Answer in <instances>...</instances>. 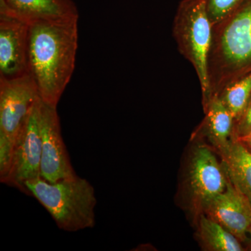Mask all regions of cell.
<instances>
[{"instance_id":"9a60e30c","label":"cell","mask_w":251,"mask_h":251,"mask_svg":"<svg viewBox=\"0 0 251 251\" xmlns=\"http://www.w3.org/2000/svg\"><path fill=\"white\" fill-rule=\"evenodd\" d=\"M218 97L237 121L251 97V74L231 84Z\"/></svg>"},{"instance_id":"8fae6325","label":"cell","mask_w":251,"mask_h":251,"mask_svg":"<svg viewBox=\"0 0 251 251\" xmlns=\"http://www.w3.org/2000/svg\"><path fill=\"white\" fill-rule=\"evenodd\" d=\"M0 3L29 24L79 18L73 0H0Z\"/></svg>"},{"instance_id":"2e32d148","label":"cell","mask_w":251,"mask_h":251,"mask_svg":"<svg viewBox=\"0 0 251 251\" xmlns=\"http://www.w3.org/2000/svg\"><path fill=\"white\" fill-rule=\"evenodd\" d=\"M242 1L243 0H207L206 11L212 27L232 14Z\"/></svg>"},{"instance_id":"7c38bea8","label":"cell","mask_w":251,"mask_h":251,"mask_svg":"<svg viewBox=\"0 0 251 251\" xmlns=\"http://www.w3.org/2000/svg\"><path fill=\"white\" fill-rule=\"evenodd\" d=\"M221 155L227 178L251 203V150L234 137Z\"/></svg>"},{"instance_id":"3957f363","label":"cell","mask_w":251,"mask_h":251,"mask_svg":"<svg viewBox=\"0 0 251 251\" xmlns=\"http://www.w3.org/2000/svg\"><path fill=\"white\" fill-rule=\"evenodd\" d=\"M26 195L35 198L57 227L74 232L95 226V190L88 180L77 176L51 183L39 177L25 184Z\"/></svg>"},{"instance_id":"6da1fadb","label":"cell","mask_w":251,"mask_h":251,"mask_svg":"<svg viewBox=\"0 0 251 251\" xmlns=\"http://www.w3.org/2000/svg\"><path fill=\"white\" fill-rule=\"evenodd\" d=\"M78 18L29 24L28 69L43 101L57 107L74 69Z\"/></svg>"},{"instance_id":"d6986e66","label":"cell","mask_w":251,"mask_h":251,"mask_svg":"<svg viewBox=\"0 0 251 251\" xmlns=\"http://www.w3.org/2000/svg\"><path fill=\"white\" fill-rule=\"evenodd\" d=\"M246 243L247 244L249 250H251V226L250 229H249V232H248L247 240Z\"/></svg>"},{"instance_id":"8992f818","label":"cell","mask_w":251,"mask_h":251,"mask_svg":"<svg viewBox=\"0 0 251 251\" xmlns=\"http://www.w3.org/2000/svg\"><path fill=\"white\" fill-rule=\"evenodd\" d=\"M41 98L31 110L27 123L15 142L7 174L1 183L26 194L25 184L41 177L42 141L39 118Z\"/></svg>"},{"instance_id":"7a4b0ae2","label":"cell","mask_w":251,"mask_h":251,"mask_svg":"<svg viewBox=\"0 0 251 251\" xmlns=\"http://www.w3.org/2000/svg\"><path fill=\"white\" fill-rule=\"evenodd\" d=\"M251 74V0H243L227 18L212 27L208 57L211 98Z\"/></svg>"},{"instance_id":"5bb4252c","label":"cell","mask_w":251,"mask_h":251,"mask_svg":"<svg viewBox=\"0 0 251 251\" xmlns=\"http://www.w3.org/2000/svg\"><path fill=\"white\" fill-rule=\"evenodd\" d=\"M199 235L204 247L214 251H244L240 241L215 220L209 216H201Z\"/></svg>"},{"instance_id":"277c9868","label":"cell","mask_w":251,"mask_h":251,"mask_svg":"<svg viewBox=\"0 0 251 251\" xmlns=\"http://www.w3.org/2000/svg\"><path fill=\"white\" fill-rule=\"evenodd\" d=\"M207 0H182L174 18L173 34L181 55L194 68L202 92L204 110L211 99L208 57L212 25L206 11Z\"/></svg>"},{"instance_id":"52a82bcc","label":"cell","mask_w":251,"mask_h":251,"mask_svg":"<svg viewBox=\"0 0 251 251\" xmlns=\"http://www.w3.org/2000/svg\"><path fill=\"white\" fill-rule=\"evenodd\" d=\"M39 118L42 141L41 177L51 183L75 177L77 175L63 140L57 107L41 99Z\"/></svg>"},{"instance_id":"5b68a950","label":"cell","mask_w":251,"mask_h":251,"mask_svg":"<svg viewBox=\"0 0 251 251\" xmlns=\"http://www.w3.org/2000/svg\"><path fill=\"white\" fill-rule=\"evenodd\" d=\"M39 98L30 74L0 78V181L7 174L15 142Z\"/></svg>"},{"instance_id":"ac0fdd59","label":"cell","mask_w":251,"mask_h":251,"mask_svg":"<svg viewBox=\"0 0 251 251\" xmlns=\"http://www.w3.org/2000/svg\"><path fill=\"white\" fill-rule=\"evenodd\" d=\"M237 139L242 141L251 151V133L245 136L242 137V138H237Z\"/></svg>"},{"instance_id":"30bf717a","label":"cell","mask_w":251,"mask_h":251,"mask_svg":"<svg viewBox=\"0 0 251 251\" xmlns=\"http://www.w3.org/2000/svg\"><path fill=\"white\" fill-rule=\"evenodd\" d=\"M203 209L209 217L224 226L241 242H247L251 226V203L228 178L224 192L213 198Z\"/></svg>"},{"instance_id":"e0dca14e","label":"cell","mask_w":251,"mask_h":251,"mask_svg":"<svg viewBox=\"0 0 251 251\" xmlns=\"http://www.w3.org/2000/svg\"><path fill=\"white\" fill-rule=\"evenodd\" d=\"M251 133V97L241 116L235 122L234 136L242 138Z\"/></svg>"},{"instance_id":"4fadbf2b","label":"cell","mask_w":251,"mask_h":251,"mask_svg":"<svg viewBox=\"0 0 251 251\" xmlns=\"http://www.w3.org/2000/svg\"><path fill=\"white\" fill-rule=\"evenodd\" d=\"M204 111L206 117L202 128L211 143L221 153L224 152L235 137L234 117L218 96L212 97Z\"/></svg>"},{"instance_id":"ba28073f","label":"cell","mask_w":251,"mask_h":251,"mask_svg":"<svg viewBox=\"0 0 251 251\" xmlns=\"http://www.w3.org/2000/svg\"><path fill=\"white\" fill-rule=\"evenodd\" d=\"M29 23L0 3V78L29 74Z\"/></svg>"},{"instance_id":"9c48e42d","label":"cell","mask_w":251,"mask_h":251,"mask_svg":"<svg viewBox=\"0 0 251 251\" xmlns=\"http://www.w3.org/2000/svg\"><path fill=\"white\" fill-rule=\"evenodd\" d=\"M214 153L200 145L193 151L189 167L191 193L202 208L227 187V176Z\"/></svg>"}]
</instances>
